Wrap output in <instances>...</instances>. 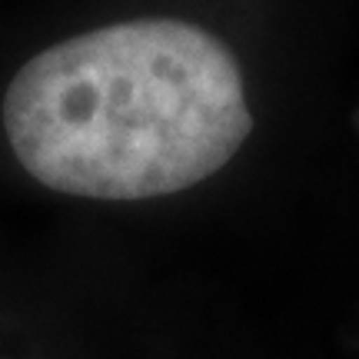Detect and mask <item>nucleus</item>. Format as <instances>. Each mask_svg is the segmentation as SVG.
Masks as SVG:
<instances>
[{
	"mask_svg": "<svg viewBox=\"0 0 359 359\" xmlns=\"http://www.w3.org/2000/svg\"><path fill=\"white\" fill-rule=\"evenodd\" d=\"M13 156L90 200L190 190L253 130L240 64L203 27L150 17L87 30L27 60L4 93Z\"/></svg>",
	"mask_w": 359,
	"mask_h": 359,
	"instance_id": "nucleus-1",
	"label": "nucleus"
}]
</instances>
